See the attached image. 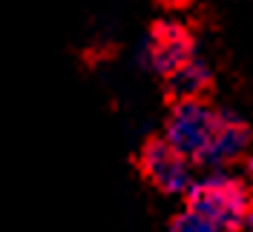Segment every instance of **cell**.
<instances>
[{"instance_id":"cell-5","label":"cell","mask_w":253,"mask_h":232,"mask_svg":"<svg viewBox=\"0 0 253 232\" xmlns=\"http://www.w3.org/2000/svg\"><path fill=\"white\" fill-rule=\"evenodd\" d=\"M248 143H251L248 126L242 124L239 118H233V115H221L219 129H216V135L210 140L202 164H205V166H213V169L227 166V164L239 161L242 155L248 152Z\"/></svg>"},{"instance_id":"cell-1","label":"cell","mask_w":253,"mask_h":232,"mask_svg":"<svg viewBox=\"0 0 253 232\" xmlns=\"http://www.w3.org/2000/svg\"><path fill=\"white\" fill-rule=\"evenodd\" d=\"M190 195V209L207 218L210 224H216L221 232L239 230L242 224H248L251 215V192L233 175L213 172L202 181H196Z\"/></svg>"},{"instance_id":"cell-8","label":"cell","mask_w":253,"mask_h":232,"mask_svg":"<svg viewBox=\"0 0 253 232\" xmlns=\"http://www.w3.org/2000/svg\"><path fill=\"white\" fill-rule=\"evenodd\" d=\"M164 6H173V9H181V6H187L190 0H161Z\"/></svg>"},{"instance_id":"cell-4","label":"cell","mask_w":253,"mask_h":232,"mask_svg":"<svg viewBox=\"0 0 253 232\" xmlns=\"http://www.w3.org/2000/svg\"><path fill=\"white\" fill-rule=\"evenodd\" d=\"M144 61L150 69L161 75H173L187 61H193V37L181 23H158L147 46H144Z\"/></svg>"},{"instance_id":"cell-2","label":"cell","mask_w":253,"mask_h":232,"mask_svg":"<svg viewBox=\"0 0 253 232\" xmlns=\"http://www.w3.org/2000/svg\"><path fill=\"white\" fill-rule=\"evenodd\" d=\"M221 115L213 112L205 100H178L167 118V132H164V140L175 146L178 152L190 158V161H199L205 158L210 140L219 129Z\"/></svg>"},{"instance_id":"cell-3","label":"cell","mask_w":253,"mask_h":232,"mask_svg":"<svg viewBox=\"0 0 253 232\" xmlns=\"http://www.w3.org/2000/svg\"><path fill=\"white\" fill-rule=\"evenodd\" d=\"M141 172L156 189L167 195L190 192L196 184L190 172V158H184L167 140H150L141 149Z\"/></svg>"},{"instance_id":"cell-10","label":"cell","mask_w":253,"mask_h":232,"mask_svg":"<svg viewBox=\"0 0 253 232\" xmlns=\"http://www.w3.org/2000/svg\"><path fill=\"white\" fill-rule=\"evenodd\" d=\"M248 172H251V184H253V158H251V164H248Z\"/></svg>"},{"instance_id":"cell-6","label":"cell","mask_w":253,"mask_h":232,"mask_svg":"<svg viewBox=\"0 0 253 232\" xmlns=\"http://www.w3.org/2000/svg\"><path fill=\"white\" fill-rule=\"evenodd\" d=\"M207 86H210V69H207V63L196 61V58L170 75V92L178 100H199Z\"/></svg>"},{"instance_id":"cell-7","label":"cell","mask_w":253,"mask_h":232,"mask_svg":"<svg viewBox=\"0 0 253 232\" xmlns=\"http://www.w3.org/2000/svg\"><path fill=\"white\" fill-rule=\"evenodd\" d=\"M167 232H221L216 224H210L207 218H202L199 212H193V209H184L181 215H175L170 221V227Z\"/></svg>"},{"instance_id":"cell-9","label":"cell","mask_w":253,"mask_h":232,"mask_svg":"<svg viewBox=\"0 0 253 232\" xmlns=\"http://www.w3.org/2000/svg\"><path fill=\"white\" fill-rule=\"evenodd\" d=\"M248 230L253 232V206H251V215H248Z\"/></svg>"}]
</instances>
